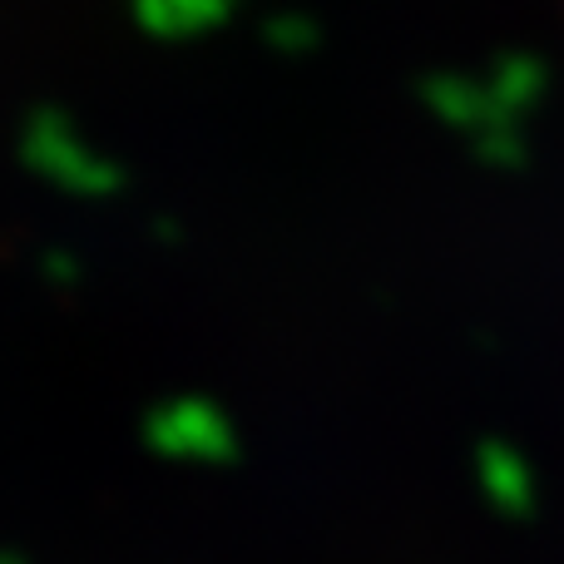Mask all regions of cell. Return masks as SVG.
Instances as JSON below:
<instances>
[]
</instances>
